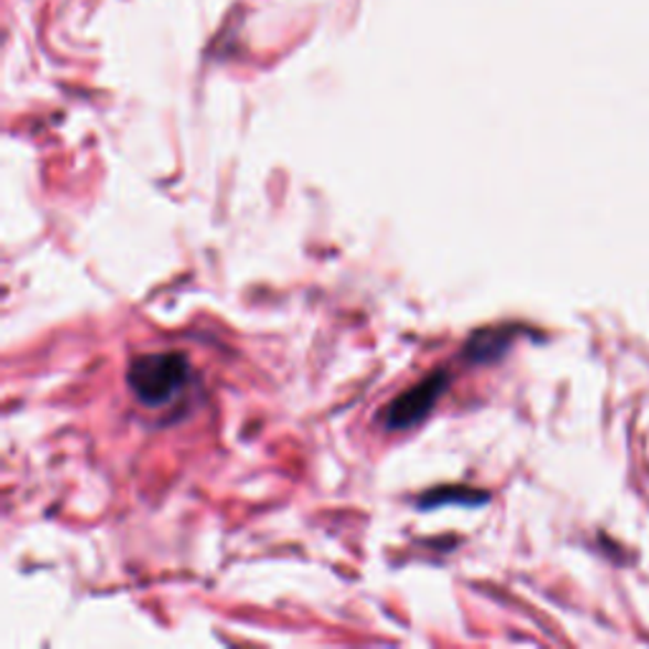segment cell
I'll use <instances>...</instances> for the list:
<instances>
[{
	"mask_svg": "<svg viewBox=\"0 0 649 649\" xmlns=\"http://www.w3.org/2000/svg\"><path fill=\"white\" fill-rule=\"evenodd\" d=\"M191 381L188 358L181 353H145L128 368V386L148 409L167 407Z\"/></svg>",
	"mask_w": 649,
	"mask_h": 649,
	"instance_id": "6da1fadb",
	"label": "cell"
},
{
	"mask_svg": "<svg viewBox=\"0 0 649 649\" xmlns=\"http://www.w3.org/2000/svg\"><path fill=\"white\" fill-rule=\"evenodd\" d=\"M450 389V374L444 368L434 370L426 378L414 386V389L403 391L399 399L391 401L389 411H386V429L391 432H401V429H411L424 421L429 414H432L436 401Z\"/></svg>",
	"mask_w": 649,
	"mask_h": 649,
	"instance_id": "7a4b0ae2",
	"label": "cell"
},
{
	"mask_svg": "<svg viewBox=\"0 0 649 649\" xmlns=\"http://www.w3.org/2000/svg\"><path fill=\"white\" fill-rule=\"evenodd\" d=\"M510 345V335L508 331H479L475 333V338L467 343V353L469 358L475 360H490Z\"/></svg>",
	"mask_w": 649,
	"mask_h": 649,
	"instance_id": "3957f363",
	"label": "cell"
},
{
	"mask_svg": "<svg viewBox=\"0 0 649 649\" xmlns=\"http://www.w3.org/2000/svg\"><path fill=\"white\" fill-rule=\"evenodd\" d=\"M487 495H483V493H462L459 495V500H465V502H469V500H477V502H483ZM442 500H454V495H446L444 490H440V493H434V495H429V497H424V500H421V505H426V502H442Z\"/></svg>",
	"mask_w": 649,
	"mask_h": 649,
	"instance_id": "277c9868",
	"label": "cell"
}]
</instances>
